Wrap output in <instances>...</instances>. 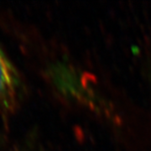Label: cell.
Here are the masks:
<instances>
[{
	"label": "cell",
	"mask_w": 151,
	"mask_h": 151,
	"mask_svg": "<svg viewBox=\"0 0 151 151\" xmlns=\"http://www.w3.org/2000/svg\"><path fill=\"white\" fill-rule=\"evenodd\" d=\"M21 81L10 60L0 48V108L12 111L20 97Z\"/></svg>",
	"instance_id": "obj_1"
}]
</instances>
